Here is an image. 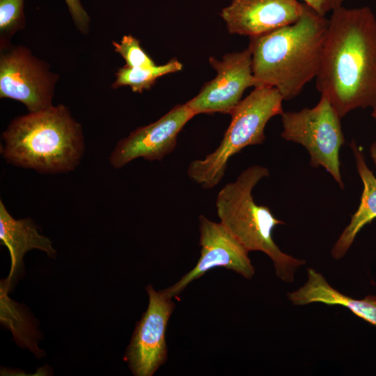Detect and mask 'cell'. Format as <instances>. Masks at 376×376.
Instances as JSON below:
<instances>
[{
	"label": "cell",
	"mask_w": 376,
	"mask_h": 376,
	"mask_svg": "<svg viewBox=\"0 0 376 376\" xmlns=\"http://www.w3.org/2000/svg\"><path fill=\"white\" fill-rule=\"evenodd\" d=\"M315 79L340 118L376 107V18L368 7L332 11Z\"/></svg>",
	"instance_id": "obj_1"
},
{
	"label": "cell",
	"mask_w": 376,
	"mask_h": 376,
	"mask_svg": "<svg viewBox=\"0 0 376 376\" xmlns=\"http://www.w3.org/2000/svg\"><path fill=\"white\" fill-rule=\"evenodd\" d=\"M328 20L306 5L295 23L249 37L258 86L277 88L285 100L297 96L319 72Z\"/></svg>",
	"instance_id": "obj_2"
},
{
	"label": "cell",
	"mask_w": 376,
	"mask_h": 376,
	"mask_svg": "<svg viewBox=\"0 0 376 376\" xmlns=\"http://www.w3.org/2000/svg\"><path fill=\"white\" fill-rule=\"evenodd\" d=\"M1 139V154L8 163L41 173L72 171L85 150L81 125L63 104L15 118Z\"/></svg>",
	"instance_id": "obj_3"
},
{
	"label": "cell",
	"mask_w": 376,
	"mask_h": 376,
	"mask_svg": "<svg viewBox=\"0 0 376 376\" xmlns=\"http://www.w3.org/2000/svg\"><path fill=\"white\" fill-rule=\"evenodd\" d=\"M268 169L255 165L243 171L237 179L225 185L219 191L215 206L220 222L249 252L260 251L272 260L276 276L291 283L297 270L306 263L283 252L274 242L272 233L276 226L284 222L277 219L268 207L256 204L252 190Z\"/></svg>",
	"instance_id": "obj_4"
},
{
	"label": "cell",
	"mask_w": 376,
	"mask_h": 376,
	"mask_svg": "<svg viewBox=\"0 0 376 376\" xmlns=\"http://www.w3.org/2000/svg\"><path fill=\"white\" fill-rule=\"evenodd\" d=\"M283 100V96L274 87H255L231 112L230 123L217 148L204 159L189 164V177L205 189L217 185L233 155L248 146L265 141L264 130L267 122L284 112Z\"/></svg>",
	"instance_id": "obj_5"
},
{
	"label": "cell",
	"mask_w": 376,
	"mask_h": 376,
	"mask_svg": "<svg viewBox=\"0 0 376 376\" xmlns=\"http://www.w3.org/2000/svg\"><path fill=\"white\" fill-rule=\"evenodd\" d=\"M284 139L302 145L313 167H324L341 189L339 152L345 142L340 117L326 96L321 95L313 108L286 111L281 115Z\"/></svg>",
	"instance_id": "obj_6"
},
{
	"label": "cell",
	"mask_w": 376,
	"mask_h": 376,
	"mask_svg": "<svg viewBox=\"0 0 376 376\" xmlns=\"http://www.w3.org/2000/svg\"><path fill=\"white\" fill-rule=\"evenodd\" d=\"M58 75L24 46H12L0 54V97L22 102L29 111L53 105Z\"/></svg>",
	"instance_id": "obj_7"
},
{
	"label": "cell",
	"mask_w": 376,
	"mask_h": 376,
	"mask_svg": "<svg viewBox=\"0 0 376 376\" xmlns=\"http://www.w3.org/2000/svg\"><path fill=\"white\" fill-rule=\"evenodd\" d=\"M147 310L137 322L124 359L134 375L151 376L167 359L166 331L175 304L162 290L146 286Z\"/></svg>",
	"instance_id": "obj_8"
},
{
	"label": "cell",
	"mask_w": 376,
	"mask_h": 376,
	"mask_svg": "<svg viewBox=\"0 0 376 376\" xmlns=\"http://www.w3.org/2000/svg\"><path fill=\"white\" fill-rule=\"evenodd\" d=\"M201 257L196 266L173 285L162 290L169 297L180 295L193 281L216 267L233 270L246 279L255 274V268L249 258V251L221 223L198 217Z\"/></svg>",
	"instance_id": "obj_9"
},
{
	"label": "cell",
	"mask_w": 376,
	"mask_h": 376,
	"mask_svg": "<svg viewBox=\"0 0 376 376\" xmlns=\"http://www.w3.org/2000/svg\"><path fill=\"white\" fill-rule=\"evenodd\" d=\"M217 71L214 79L207 82L194 97L186 102L196 115L223 113L230 114L242 100L244 91L258 86L252 72L249 48L225 54L221 61L209 58Z\"/></svg>",
	"instance_id": "obj_10"
},
{
	"label": "cell",
	"mask_w": 376,
	"mask_h": 376,
	"mask_svg": "<svg viewBox=\"0 0 376 376\" xmlns=\"http://www.w3.org/2000/svg\"><path fill=\"white\" fill-rule=\"evenodd\" d=\"M194 116L186 103L178 104L155 122L136 129L118 142L109 157L111 165L120 169L136 158L162 159L175 149L180 132Z\"/></svg>",
	"instance_id": "obj_11"
},
{
	"label": "cell",
	"mask_w": 376,
	"mask_h": 376,
	"mask_svg": "<svg viewBox=\"0 0 376 376\" xmlns=\"http://www.w3.org/2000/svg\"><path fill=\"white\" fill-rule=\"evenodd\" d=\"M305 8L297 0H233L220 15L230 33L252 37L295 23Z\"/></svg>",
	"instance_id": "obj_12"
},
{
	"label": "cell",
	"mask_w": 376,
	"mask_h": 376,
	"mask_svg": "<svg viewBox=\"0 0 376 376\" xmlns=\"http://www.w3.org/2000/svg\"><path fill=\"white\" fill-rule=\"evenodd\" d=\"M0 240L8 248L10 256V274L6 279L1 282L8 290L23 269V257L27 251L36 249L43 251L51 258L56 256V251L52 242L48 237L39 234L33 221L29 218L14 219L1 200Z\"/></svg>",
	"instance_id": "obj_13"
},
{
	"label": "cell",
	"mask_w": 376,
	"mask_h": 376,
	"mask_svg": "<svg viewBox=\"0 0 376 376\" xmlns=\"http://www.w3.org/2000/svg\"><path fill=\"white\" fill-rule=\"evenodd\" d=\"M289 301L296 306L322 303L339 305L350 310L354 315L376 326V296L368 295L357 299L334 288L320 273L313 268L307 269V281L297 290L288 293Z\"/></svg>",
	"instance_id": "obj_14"
},
{
	"label": "cell",
	"mask_w": 376,
	"mask_h": 376,
	"mask_svg": "<svg viewBox=\"0 0 376 376\" xmlns=\"http://www.w3.org/2000/svg\"><path fill=\"white\" fill-rule=\"evenodd\" d=\"M355 158L357 169L363 184L361 203L352 216L350 224L334 244L331 256L340 259L347 252L357 235L366 224L376 218V178L367 166L362 150L352 141L350 144Z\"/></svg>",
	"instance_id": "obj_15"
},
{
	"label": "cell",
	"mask_w": 376,
	"mask_h": 376,
	"mask_svg": "<svg viewBox=\"0 0 376 376\" xmlns=\"http://www.w3.org/2000/svg\"><path fill=\"white\" fill-rule=\"evenodd\" d=\"M182 69V64L176 58H173L164 65H155L149 68H129L124 65L116 72V78L111 87L118 88L127 86L134 93H141L143 91L150 89L158 78Z\"/></svg>",
	"instance_id": "obj_16"
},
{
	"label": "cell",
	"mask_w": 376,
	"mask_h": 376,
	"mask_svg": "<svg viewBox=\"0 0 376 376\" xmlns=\"http://www.w3.org/2000/svg\"><path fill=\"white\" fill-rule=\"evenodd\" d=\"M8 290L1 284V312L9 313L10 318H1V322L9 327L15 337V340L20 346L28 347L36 354L41 353L37 347L36 329L32 326L30 318L24 311L13 301L8 296Z\"/></svg>",
	"instance_id": "obj_17"
},
{
	"label": "cell",
	"mask_w": 376,
	"mask_h": 376,
	"mask_svg": "<svg viewBox=\"0 0 376 376\" xmlns=\"http://www.w3.org/2000/svg\"><path fill=\"white\" fill-rule=\"evenodd\" d=\"M25 0H0V50L12 47L11 39L26 26Z\"/></svg>",
	"instance_id": "obj_18"
},
{
	"label": "cell",
	"mask_w": 376,
	"mask_h": 376,
	"mask_svg": "<svg viewBox=\"0 0 376 376\" xmlns=\"http://www.w3.org/2000/svg\"><path fill=\"white\" fill-rule=\"evenodd\" d=\"M114 51L119 54L129 68H149L156 64L140 45L139 40L132 35H125L121 40L112 42Z\"/></svg>",
	"instance_id": "obj_19"
},
{
	"label": "cell",
	"mask_w": 376,
	"mask_h": 376,
	"mask_svg": "<svg viewBox=\"0 0 376 376\" xmlns=\"http://www.w3.org/2000/svg\"><path fill=\"white\" fill-rule=\"evenodd\" d=\"M72 20L83 33H86L89 29L90 17L84 8L80 0H65Z\"/></svg>",
	"instance_id": "obj_20"
},
{
	"label": "cell",
	"mask_w": 376,
	"mask_h": 376,
	"mask_svg": "<svg viewBox=\"0 0 376 376\" xmlns=\"http://www.w3.org/2000/svg\"><path fill=\"white\" fill-rule=\"evenodd\" d=\"M301 1L308 7L321 16H325L329 12H332L342 6L345 0H297Z\"/></svg>",
	"instance_id": "obj_21"
},
{
	"label": "cell",
	"mask_w": 376,
	"mask_h": 376,
	"mask_svg": "<svg viewBox=\"0 0 376 376\" xmlns=\"http://www.w3.org/2000/svg\"><path fill=\"white\" fill-rule=\"evenodd\" d=\"M372 116L376 119V107L373 109L372 112ZM370 152L371 158L376 166V142L373 143L370 148Z\"/></svg>",
	"instance_id": "obj_22"
}]
</instances>
